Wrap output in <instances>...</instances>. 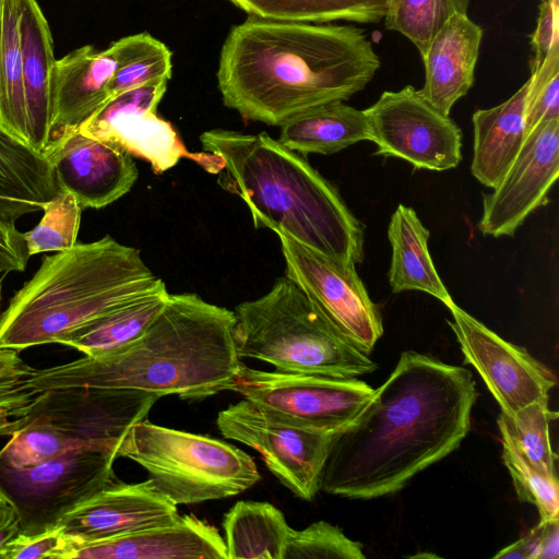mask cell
<instances>
[{
    "label": "cell",
    "mask_w": 559,
    "mask_h": 559,
    "mask_svg": "<svg viewBox=\"0 0 559 559\" xmlns=\"http://www.w3.org/2000/svg\"><path fill=\"white\" fill-rule=\"evenodd\" d=\"M477 396L468 369L403 352L357 416L333 433L320 490L360 500L400 491L459 448Z\"/></svg>",
    "instance_id": "1"
},
{
    "label": "cell",
    "mask_w": 559,
    "mask_h": 559,
    "mask_svg": "<svg viewBox=\"0 0 559 559\" xmlns=\"http://www.w3.org/2000/svg\"><path fill=\"white\" fill-rule=\"evenodd\" d=\"M380 64L359 27L251 15L225 39L217 81L225 106L246 119L282 126L312 107L347 100Z\"/></svg>",
    "instance_id": "2"
},
{
    "label": "cell",
    "mask_w": 559,
    "mask_h": 559,
    "mask_svg": "<svg viewBox=\"0 0 559 559\" xmlns=\"http://www.w3.org/2000/svg\"><path fill=\"white\" fill-rule=\"evenodd\" d=\"M235 312L197 294H170L148 329L115 353L35 369L24 389H128L201 400L230 390L241 366Z\"/></svg>",
    "instance_id": "3"
},
{
    "label": "cell",
    "mask_w": 559,
    "mask_h": 559,
    "mask_svg": "<svg viewBox=\"0 0 559 559\" xmlns=\"http://www.w3.org/2000/svg\"><path fill=\"white\" fill-rule=\"evenodd\" d=\"M200 141L205 152L223 159L218 181L245 201L257 228L284 234L345 264L362 261L364 226L301 154L265 132L214 129Z\"/></svg>",
    "instance_id": "4"
},
{
    "label": "cell",
    "mask_w": 559,
    "mask_h": 559,
    "mask_svg": "<svg viewBox=\"0 0 559 559\" xmlns=\"http://www.w3.org/2000/svg\"><path fill=\"white\" fill-rule=\"evenodd\" d=\"M164 282L140 251L109 235L45 257L0 317V349L58 343L68 333Z\"/></svg>",
    "instance_id": "5"
},
{
    "label": "cell",
    "mask_w": 559,
    "mask_h": 559,
    "mask_svg": "<svg viewBox=\"0 0 559 559\" xmlns=\"http://www.w3.org/2000/svg\"><path fill=\"white\" fill-rule=\"evenodd\" d=\"M234 312L240 358L265 361L281 372L340 378H357L377 369V364L341 335L286 275L266 294L241 302Z\"/></svg>",
    "instance_id": "6"
},
{
    "label": "cell",
    "mask_w": 559,
    "mask_h": 559,
    "mask_svg": "<svg viewBox=\"0 0 559 559\" xmlns=\"http://www.w3.org/2000/svg\"><path fill=\"white\" fill-rule=\"evenodd\" d=\"M120 456L141 465L153 487L176 506L236 496L260 479L253 459L242 450L145 419L128 431Z\"/></svg>",
    "instance_id": "7"
},
{
    "label": "cell",
    "mask_w": 559,
    "mask_h": 559,
    "mask_svg": "<svg viewBox=\"0 0 559 559\" xmlns=\"http://www.w3.org/2000/svg\"><path fill=\"white\" fill-rule=\"evenodd\" d=\"M116 459L78 449L25 467L0 462V503L14 510L19 534L55 530L68 513L114 481Z\"/></svg>",
    "instance_id": "8"
},
{
    "label": "cell",
    "mask_w": 559,
    "mask_h": 559,
    "mask_svg": "<svg viewBox=\"0 0 559 559\" xmlns=\"http://www.w3.org/2000/svg\"><path fill=\"white\" fill-rule=\"evenodd\" d=\"M158 399L153 393L128 389H49L35 393L10 420L49 424L80 449L110 453L118 457L128 431L147 417Z\"/></svg>",
    "instance_id": "9"
},
{
    "label": "cell",
    "mask_w": 559,
    "mask_h": 559,
    "mask_svg": "<svg viewBox=\"0 0 559 559\" xmlns=\"http://www.w3.org/2000/svg\"><path fill=\"white\" fill-rule=\"evenodd\" d=\"M230 390L272 414L322 431L347 426L374 391L357 378L271 372L243 364Z\"/></svg>",
    "instance_id": "10"
},
{
    "label": "cell",
    "mask_w": 559,
    "mask_h": 559,
    "mask_svg": "<svg viewBox=\"0 0 559 559\" xmlns=\"http://www.w3.org/2000/svg\"><path fill=\"white\" fill-rule=\"evenodd\" d=\"M221 433L255 450L270 472L296 497L310 501L320 491L322 468L335 431L307 428L248 400L221 411Z\"/></svg>",
    "instance_id": "11"
},
{
    "label": "cell",
    "mask_w": 559,
    "mask_h": 559,
    "mask_svg": "<svg viewBox=\"0 0 559 559\" xmlns=\"http://www.w3.org/2000/svg\"><path fill=\"white\" fill-rule=\"evenodd\" d=\"M167 80H156L108 98L78 129L83 134L117 144L131 155L147 160L156 174L189 157L210 173L224 168L212 153L189 152L173 126L156 115Z\"/></svg>",
    "instance_id": "12"
},
{
    "label": "cell",
    "mask_w": 559,
    "mask_h": 559,
    "mask_svg": "<svg viewBox=\"0 0 559 559\" xmlns=\"http://www.w3.org/2000/svg\"><path fill=\"white\" fill-rule=\"evenodd\" d=\"M276 235L286 263L285 275L341 335L369 355L383 334L382 317L355 265L322 255L284 234Z\"/></svg>",
    "instance_id": "13"
},
{
    "label": "cell",
    "mask_w": 559,
    "mask_h": 559,
    "mask_svg": "<svg viewBox=\"0 0 559 559\" xmlns=\"http://www.w3.org/2000/svg\"><path fill=\"white\" fill-rule=\"evenodd\" d=\"M376 154L400 157L416 168L448 170L461 162L462 132L412 85L385 91L365 109Z\"/></svg>",
    "instance_id": "14"
},
{
    "label": "cell",
    "mask_w": 559,
    "mask_h": 559,
    "mask_svg": "<svg viewBox=\"0 0 559 559\" xmlns=\"http://www.w3.org/2000/svg\"><path fill=\"white\" fill-rule=\"evenodd\" d=\"M448 308L452 314L448 324L465 364L477 370L501 413L512 416L531 403L548 401L556 378L545 365L525 348L500 337L454 301Z\"/></svg>",
    "instance_id": "15"
},
{
    "label": "cell",
    "mask_w": 559,
    "mask_h": 559,
    "mask_svg": "<svg viewBox=\"0 0 559 559\" xmlns=\"http://www.w3.org/2000/svg\"><path fill=\"white\" fill-rule=\"evenodd\" d=\"M559 176V119L532 130L502 179L484 193L478 229L485 236H513L530 214L545 205Z\"/></svg>",
    "instance_id": "16"
},
{
    "label": "cell",
    "mask_w": 559,
    "mask_h": 559,
    "mask_svg": "<svg viewBox=\"0 0 559 559\" xmlns=\"http://www.w3.org/2000/svg\"><path fill=\"white\" fill-rule=\"evenodd\" d=\"M44 156L58 187L71 192L81 210L109 205L129 192L138 179L130 153L78 130L49 145Z\"/></svg>",
    "instance_id": "17"
},
{
    "label": "cell",
    "mask_w": 559,
    "mask_h": 559,
    "mask_svg": "<svg viewBox=\"0 0 559 559\" xmlns=\"http://www.w3.org/2000/svg\"><path fill=\"white\" fill-rule=\"evenodd\" d=\"M179 516L177 506L148 479L136 484L112 481L68 513L60 527L68 538L95 542L167 525Z\"/></svg>",
    "instance_id": "18"
},
{
    "label": "cell",
    "mask_w": 559,
    "mask_h": 559,
    "mask_svg": "<svg viewBox=\"0 0 559 559\" xmlns=\"http://www.w3.org/2000/svg\"><path fill=\"white\" fill-rule=\"evenodd\" d=\"M228 559L218 530L193 514L174 523L114 538L81 542L67 537L59 559Z\"/></svg>",
    "instance_id": "19"
},
{
    "label": "cell",
    "mask_w": 559,
    "mask_h": 559,
    "mask_svg": "<svg viewBox=\"0 0 559 559\" xmlns=\"http://www.w3.org/2000/svg\"><path fill=\"white\" fill-rule=\"evenodd\" d=\"M116 68L110 48L96 50L91 45L55 61L48 146L76 131L109 98V83Z\"/></svg>",
    "instance_id": "20"
},
{
    "label": "cell",
    "mask_w": 559,
    "mask_h": 559,
    "mask_svg": "<svg viewBox=\"0 0 559 559\" xmlns=\"http://www.w3.org/2000/svg\"><path fill=\"white\" fill-rule=\"evenodd\" d=\"M483 28L467 14L452 15L421 57L425 83L419 94L437 110L449 116L453 105L474 84Z\"/></svg>",
    "instance_id": "21"
},
{
    "label": "cell",
    "mask_w": 559,
    "mask_h": 559,
    "mask_svg": "<svg viewBox=\"0 0 559 559\" xmlns=\"http://www.w3.org/2000/svg\"><path fill=\"white\" fill-rule=\"evenodd\" d=\"M27 145L44 155L51 132L52 36L36 0H19Z\"/></svg>",
    "instance_id": "22"
},
{
    "label": "cell",
    "mask_w": 559,
    "mask_h": 559,
    "mask_svg": "<svg viewBox=\"0 0 559 559\" xmlns=\"http://www.w3.org/2000/svg\"><path fill=\"white\" fill-rule=\"evenodd\" d=\"M528 81L510 98L473 114L474 147L471 171L493 189L520 153L525 139V102Z\"/></svg>",
    "instance_id": "23"
},
{
    "label": "cell",
    "mask_w": 559,
    "mask_h": 559,
    "mask_svg": "<svg viewBox=\"0 0 559 559\" xmlns=\"http://www.w3.org/2000/svg\"><path fill=\"white\" fill-rule=\"evenodd\" d=\"M59 190L48 159L0 124V219L40 211Z\"/></svg>",
    "instance_id": "24"
},
{
    "label": "cell",
    "mask_w": 559,
    "mask_h": 559,
    "mask_svg": "<svg viewBox=\"0 0 559 559\" xmlns=\"http://www.w3.org/2000/svg\"><path fill=\"white\" fill-rule=\"evenodd\" d=\"M430 233L414 209L400 204L391 216L388 238L392 249L389 283L393 293L419 290L439 299L447 307L453 302L439 277L429 250Z\"/></svg>",
    "instance_id": "25"
},
{
    "label": "cell",
    "mask_w": 559,
    "mask_h": 559,
    "mask_svg": "<svg viewBox=\"0 0 559 559\" xmlns=\"http://www.w3.org/2000/svg\"><path fill=\"white\" fill-rule=\"evenodd\" d=\"M366 140L371 141V132L365 110L342 100L316 106L289 118L281 126L278 138L295 152L323 155Z\"/></svg>",
    "instance_id": "26"
},
{
    "label": "cell",
    "mask_w": 559,
    "mask_h": 559,
    "mask_svg": "<svg viewBox=\"0 0 559 559\" xmlns=\"http://www.w3.org/2000/svg\"><path fill=\"white\" fill-rule=\"evenodd\" d=\"M169 295L163 283L73 330L59 344L91 357L115 353L142 336L166 306Z\"/></svg>",
    "instance_id": "27"
},
{
    "label": "cell",
    "mask_w": 559,
    "mask_h": 559,
    "mask_svg": "<svg viewBox=\"0 0 559 559\" xmlns=\"http://www.w3.org/2000/svg\"><path fill=\"white\" fill-rule=\"evenodd\" d=\"M228 559H283L292 532L283 512L262 501H238L223 521Z\"/></svg>",
    "instance_id": "28"
},
{
    "label": "cell",
    "mask_w": 559,
    "mask_h": 559,
    "mask_svg": "<svg viewBox=\"0 0 559 559\" xmlns=\"http://www.w3.org/2000/svg\"><path fill=\"white\" fill-rule=\"evenodd\" d=\"M19 19V0H1L0 124L11 135L27 145Z\"/></svg>",
    "instance_id": "29"
},
{
    "label": "cell",
    "mask_w": 559,
    "mask_h": 559,
    "mask_svg": "<svg viewBox=\"0 0 559 559\" xmlns=\"http://www.w3.org/2000/svg\"><path fill=\"white\" fill-rule=\"evenodd\" d=\"M252 16L275 21L378 23L388 0H229Z\"/></svg>",
    "instance_id": "30"
},
{
    "label": "cell",
    "mask_w": 559,
    "mask_h": 559,
    "mask_svg": "<svg viewBox=\"0 0 559 559\" xmlns=\"http://www.w3.org/2000/svg\"><path fill=\"white\" fill-rule=\"evenodd\" d=\"M117 61L109 98L132 87L171 76V52L147 33L122 37L109 47Z\"/></svg>",
    "instance_id": "31"
},
{
    "label": "cell",
    "mask_w": 559,
    "mask_h": 559,
    "mask_svg": "<svg viewBox=\"0 0 559 559\" xmlns=\"http://www.w3.org/2000/svg\"><path fill=\"white\" fill-rule=\"evenodd\" d=\"M558 413L549 409L548 401L531 403L512 416L500 413L497 424L501 438L508 440L525 459L542 471L557 475L549 424Z\"/></svg>",
    "instance_id": "32"
},
{
    "label": "cell",
    "mask_w": 559,
    "mask_h": 559,
    "mask_svg": "<svg viewBox=\"0 0 559 559\" xmlns=\"http://www.w3.org/2000/svg\"><path fill=\"white\" fill-rule=\"evenodd\" d=\"M469 0H388L384 26L409 39L423 57L445 22L467 14Z\"/></svg>",
    "instance_id": "33"
},
{
    "label": "cell",
    "mask_w": 559,
    "mask_h": 559,
    "mask_svg": "<svg viewBox=\"0 0 559 559\" xmlns=\"http://www.w3.org/2000/svg\"><path fill=\"white\" fill-rule=\"evenodd\" d=\"M0 436L10 437L0 450V462L12 467L31 466L80 449L59 429L43 421L9 420Z\"/></svg>",
    "instance_id": "34"
},
{
    "label": "cell",
    "mask_w": 559,
    "mask_h": 559,
    "mask_svg": "<svg viewBox=\"0 0 559 559\" xmlns=\"http://www.w3.org/2000/svg\"><path fill=\"white\" fill-rule=\"evenodd\" d=\"M41 210L40 222L24 233L29 257L72 248L76 243L82 211L75 197L59 188Z\"/></svg>",
    "instance_id": "35"
},
{
    "label": "cell",
    "mask_w": 559,
    "mask_h": 559,
    "mask_svg": "<svg viewBox=\"0 0 559 559\" xmlns=\"http://www.w3.org/2000/svg\"><path fill=\"white\" fill-rule=\"evenodd\" d=\"M502 461L512 478L518 498L536 507L540 521L559 518L557 475L546 473L525 459L508 440L501 438Z\"/></svg>",
    "instance_id": "36"
},
{
    "label": "cell",
    "mask_w": 559,
    "mask_h": 559,
    "mask_svg": "<svg viewBox=\"0 0 559 559\" xmlns=\"http://www.w3.org/2000/svg\"><path fill=\"white\" fill-rule=\"evenodd\" d=\"M362 545L325 521L292 530L283 559H365Z\"/></svg>",
    "instance_id": "37"
},
{
    "label": "cell",
    "mask_w": 559,
    "mask_h": 559,
    "mask_svg": "<svg viewBox=\"0 0 559 559\" xmlns=\"http://www.w3.org/2000/svg\"><path fill=\"white\" fill-rule=\"evenodd\" d=\"M525 102V131L527 134L539 123L559 119V45L544 61L531 67Z\"/></svg>",
    "instance_id": "38"
},
{
    "label": "cell",
    "mask_w": 559,
    "mask_h": 559,
    "mask_svg": "<svg viewBox=\"0 0 559 559\" xmlns=\"http://www.w3.org/2000/svg\"><path fill=\"white\" fill-rule=\"evenodd\" d=\"M67 544V536L61 527L34 534H17L7 543L0 556L1 559H59Z\"/></svg>",
    "instance_id": "39"
},
{
    "label": "cell",
    "mask_w": 559,
    "mask_h": 559,
    "mask_svg": "<svg viewBox=\"0 0 559 559\" xmlns=\"http://www.w3.org/2000/svg\"><path fill=\"white\" fill-rule=\"evenodd\" d=\"M533 58L531 67L537 66L559 45L558 0H543L536 28L531 40Z\"/></svg>",
    "instance_id": "40"
},
{
    "label": "cell",
    "mask_w": 559,
    "mask_h": 559,
    "mask_svg": "<svg viewBox=\"0 0 559 559\" xmlns=\"http://www.w3.org/2000/svg\"><path fill=\"white\" fill-rule=\"evenodd\" d=\"M29 259L24 233L0 219V273L22 272Z\"/></svg>",
    "instance_id": "41"
},
{
    "label": "cell",
    "mask_w": 559,
    "mask_h": 559,
    "mask_svg": "<svg viewBox=\"0 0 559 559\" xmlns=\"http://www.w3.org/2000/svg\"><path fill=\"white\" fill-rule=\"evenodd\" d=\"M34 371L17 350L0 349V395L25 390L24 384Z\"/></svg>",
    "instance_id": "42"
},
{
    "label": "cell",
    "mask_w": 559,
    "mask_h": 559,
    "mask_svg": "<svg viewBox=\"0 0 559 559\" xmlns=\"http://www.w3.org/2000/svg\"><path fill=\"white\" fill-rule=\"evenodd\" d=\"M542 533V523L539 522L534 528L527 532L516 542L500 549L495 559H536L539 546V537Z\"/></svg>",
    "instance_id": "43"
},
{
    "label": "cell",
    "mask_w": 559,
    "mask_h": 559,
    "mask_svg": "<svg viewBox=\"0 0 559 559\" xmlns=\"http://www.w3.org/2000/svg\"><path fill=\"white\" fill-rule=\"evenodd\" d=\"M542 523V533L536 559H557L559 556V518Z\"/></svg>",
    "instance_id": "44"
},
{
    "label": "cell",
    "mask_w": 559,
    "mask_h": 559,
    "mask_svg": "<svg viewBox=\"0 0 559 559\" xmlns=\"http://www.w3.org/2000/svg\"><path fill=\"white\" fill-rule=\"evenodd\" d=\"M34 394V392L23 390L0 395V430L10 420V418L17 414L19 409L26 404Z\"/></svg>",
    "instance_id": "45"
},
{
    "label": "cell",
    "mask_w": 559,
    "mask_h": 559,
    "mask_svg": "<svg viewBox=\"0 0 559 559\" xmlns=\"http://www.w3.org/2000/svg\"><path fill=\"white\" fill-rule=\"evenodd\" d=\"M19 523L14 510L0 503V556L9 540L19 534Z\"/></svg>",
    "instance_id": "46"
},
{
    "label": "cell",
    "mask_w": 559,
    "mask_h": 559,
    "mask_svg": "<svg viewBox=\"0 0 559 559\" xmlns=\"http://www.w3.org/2000/svg\"><path fill=\"white\" fill-rule=\"evenodd\" d=\"M0 9H1V0H0Z\"/></svg>",
    "instance_id": "47"
},
{
    "label": "cell",
    "mask_w": 559,
    "mask_h": 559,
    "mask_svg": "<svg viewBox=\"0 0 559 559\" xmlns=\"http://www.w3.org/2000/svg\"><path fill=\"white\" fill-rule=\"evenodd\" d=\"M1 289V288H0Z\"/></svg>",
    "instance_id": "48"
}]
</instances>
